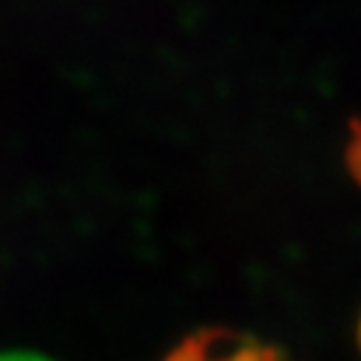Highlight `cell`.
Listing matches in <instances>:
<instances>
[{"label":"cell","mask_w":361,"mask_h":361,"mask_svg":"<svg viewBox=\"0 0 361 361\" xmlns=\"http://www.w3.org/2000/svg\"><path fill=\"white\" fill-rule=\"evenodd\" d=\"M0 361H43L37 355H0Z\"/></svg>","instance_id":"cell-1"}]
</instances>
